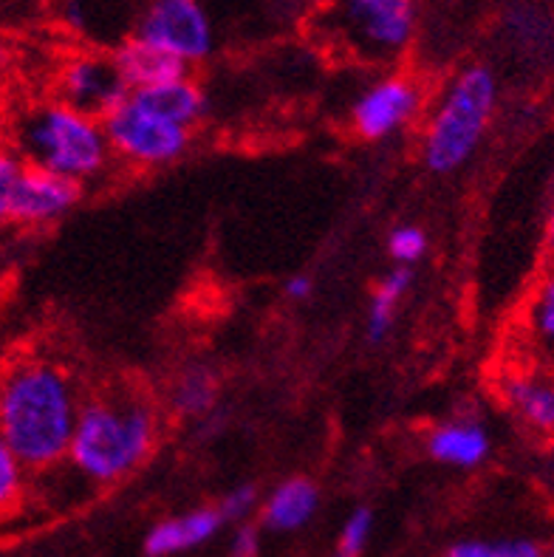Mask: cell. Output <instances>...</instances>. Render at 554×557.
Listing matches in <instances>:
<instances>
[{"label": "cell", "mask_w": 554, "mask_h": 557, "mask_svg": "<svg viewBox=\"0 0 554 557\" xmlns=\"http://www.w3.org/2000/svg\"><path fill=\"white\" fill-rule=\"evenodd\" d=\"M428 456L453 470H478L490 459L492 436L476 413H456L444 419L424 438Z\"/></svg>", "instance_id": "8fae6325"}, {"label": "cell", "mask_w": 554, "mask_h": 557, "mask_svg": "<svg viewBox=\"0 0 554 557\" xmlns=\"http://www.w3.org/2000/svg\"><path fill=\"white\" fill-rule=\"evenodd\" d=\"M9 46L3 40H0V74H3V71H7V65H9Z\"/></svg>", "instance_id": "f1b7e54d"}, {"label": "cell", "mask_w": 554, "mask_h": 557, "mask_svg": "<svg viewBox=\"0 0 554 557\" xmlns=\"http://www.w3.org/2000/svg\"><path fill=\"white\" fill-rule=\"evenodd\" d=\"M543 240H546V249L554 252V205L546 215V226H543Z\"/></svg>", "instance_id": "83f0119b"}, {"label": "cell", "mask_w": 554, "mask_h": 557, "mask_svg": "<svg viewBox=\"0 0 554 557\" xmlns=\"http://www.w3.org/2000/svg\"><path fill=\"white\" fill-rule=\"evenodd\" d=\"M498 106V79L487 65H467L444 85L421 131V162L450 176L476 156Z\"/></svg>", "instance_id": "5b68a950"}, {"label": "cell", "mask_w": 554, "mask_h": 557, "mask_svg": "<svg viewBox=\"0 0 554 557\" xmlns=\"http://www.w3.org/2000/svg\"><path fill=\"white\" fill-rule=\"evenodd\" d=\"M414 286V269L410 267H391L377 283V289L371 295V306H368V339L373 346H379L387 334L393 332L399 306L405 295Z\"/></svg>", "instance_id": "ac0fdd59"}, {"label": "cell", "mask_w": 554, "mask_h": 557, "mask_svg": "<svg viewBox=\"0 0 554 557\" xmlns=\"http://www.w3.org/2000/svg\"><path fill=\"white\" fill-rule=\"evenodd\" d=\"M127 97L131 88L120 77L113 57L97 51L69 57L57 74V99L77 111L91 113L97 120H106Z\"/></svg>", "instance_id": "9c48e42d"}, {"label": "cell", "mask_w": 554, "mask_h": 557, "mask_svg": "<svg viewBox=\"0 0 554 557\" xmlns=\"http://www.w3.org/2000/svg\"><path fill=\"white\" fill-rule=\"evenodd\" d=\"M21 156L9 153V150H0V230L7 224H12V193L14 182L21 176Z\"/></svg>", "instance_id": "d4e9b609"}, {"label": "cell", "mask_w": 554, "mask_h": 557, "mask_svg": "<svg viewBox=\"0 0 554 557\" xmlns=\"http://www.w3.org/2000/svg\"><path fill=\"white\" fill-rule=\"evenodd\" d=\"M311 292H315V281H311L309 275H292L286 283H283V295L288 297V300H309Z\"/></svg>", "instance_id": "4316f807"}, {"label": "cell", "mask_w": 554, "mask_h": 557, "mask_svg": "<svg viewBox=\"0 0 554 557\" xmlns=\"http://www.w3.org/2000/svg\"><path fill=\"white\" fill-rule=\"evenodd\" d=\"M541 557H554V541H552V544H549V546H543Z\"/></svg>", "instance_id": "f546056e"}, {"label": "cell", "mask_w": 554, "mask_h": 557, "mask_svg": "<svg viewBox=\"0 0 554 557\" xmlns=\"http://www.w3.org/2000/svg\"><path fill=\"white\" fill-rule=\"evenodd\" d=\"M131 99H136L141 108L153 111L156 116L189 127V131L201 125V120L207 116V94H204V88L193 77L139 88V91H131Z\"/></svg>", "instance_id": "9a60e30c"}, {"label": "cell", "mask_w": 554, "mask_h": 557, "mask_svg": "<svg viewBox=\"0 0 554 557\" xmlns=\"http://www.w3.org/2000/svg\"><path fill=\"white\" fill-rule=\"evenodd\" d=\"M224 516L216 504L196 507L164 521L153 523L145 535V555L148 557H178L210 544L218 532L224 530Z\"/></svg>", "instance_id": "7c38bea8"}, {"label": "cell", "mask_w": 554, "mask_h": 557, "mask_svg": "<svg viewBox=\"0 0 554 557\" xmlns=\"http://www.w3.org/2000/svg\"><path fill=\"white\" fill-rule=\"evenodd\" d=\"M218 403V376L210 366H187L170 385L168 405L182 419H207Z\"/></svg>", "instance_id": "e0dca14e"}, {"label": "cell", "mask_w": 554, "mask_h": 557, "mask_svg": "<svg viewBox=\"0 0 554 557\" xmlns=\"http://www.w3.org/2000/svg\"><path fill=\"white\" fill-rule=\"evenodd\" d=\"M113 65L120 71V77L131 91L150 88V85H162L170 79L189 77V65L182 63L178 57L168 51L156 49L150 42L139 37H125V40L113 49Z\"/></svg>", "instance_id": "5bb4252c"}, {"label": "cell", "mask_w": 554, "mask_h": 557, "mask_svg": "<svg viewBox=\"0 0 554 557\" xmlns=\"http://www.w3.org/2000/svg\"><path fill=\"white\" fill-rule=\"evenodd\" d=\"M216 507L221 509V516H224L226 523H244L246 518L253 516L255 509H260L258 487H255V484H238V487H232Z\"/></svg>", "instance_id": "cb8c5ba5"}, {"label": "cell", "mask_w": 554, "mask_h": 557, "mask_svg": "<svg viewBox=\"0 0 554 557\" xmlns=\"http://www.w3.org/2000/svg\"><path fill=\"white\" fill-rule=\"evenodd\" d=\"M419 28L416 0H323L311 35L331 54L362 65H391L407 54Z\"/></svg>", "instance_id": "3957f363"}, {"label": "cell", "mask_w": 554, "mask_h": 557, "mask_svg": "<svg viewBox=\"0 0 554 557\" xmlns=\"http://www.w3.org/2000/svg\"><path fill=\"white\" fill-rule=\"evenodd\" d=\"M529 323H532V332L538 337V343L546 348H554V275H549L541 283L538 295H534Z\"/></svg>", "instance_id": "603a6c76"}, {"label": "cell", "mask_w": 554, "mask_h": 557, "mask_svg": "<svg viewBox=\"0 0 554 557\" xmlns=\"http://www.w3.org/2000/svg\"><path fill=\"white\" fill-rule=\"evenodd\" d=\"M424 88L405 71L382 74L357 94L352 106V131L362 141H385L419 120Z\"/></svg>", "instance_id": "ba28073f"}, {"label": "cell", "mask_w": 554, "mask_h": 557, "mask_svg": "<svg viewBox=\"0 0 554 557\" xmlns=\"http://www.w3.org/2000/svg\"><path fill=\"white\" fill-rule=\"evenodd\" d=\"M159 433V413L141 394L94 396L79 408L65 461L88 484L111 487L150 459Z\"/></svg>", "instance_id": "7a4b0ae2"}, {"label": "cell", "mask_w": 554, "mask_h": 557, "mask_svg": "<svg viewBox=\"0 0 554 557\" xmlns=\"http://www.w3.org/2000/svg\"><path fill=\"white\" fill-rule=\"evenodd\" d=\"M501 396L520 424L532 433L554 436V382L534 374H509L501 382Z\"/></svg>", "instance_id": "2e32d148"}, {"label": "cell", "mask_w": 554, "mask_h": 557, "mask_svg": "<svg viewBox=\"0 0 554 557\" xmlns=\"http://www.w3.org/2000/svg\"><path fill=\"white\" fill-rule=\"evenodd\" d=\"M0 150H3V131H0Z\"/></svg>", "instance_id": "4dcf8cb0"}, {"label": "cell", "mask_w": 554, "mask_h": 557, "mask_svg": "<svg viewBox=\"0 0 554 557\" xmlns=\"http://www.w3.org/2000/svg\"><path fill=\"white\" fill-rule=\"evenodd\" d=\"M387 255H391L393 267H410L428 255V233L416 224L393 226L387 235Z\"/></svg>", "instance_id": "44dd1931"}, {"label": "cell", "mask_w": 554, "mask_h": 557, "mask_svg": "<svg viewBox=\"0 0 554 557\" xmlns=\"http://www.w3.org/2000/svg\"><path fill=\"white\" fill-rule=\"evenodd\" d=\"M108 145L116 159L131 168L156 170L178 162L193 145V131L162 120L127 97L116 111L102 120Z\"/></svg>", "instance_id": "8992f818"}, {"label": "cell", "mask_w": 554, "mask_h": 557, "mask_svg": "<svg viewBox=\"0 0 554 557\" xmlns=\"http://www.w3.org/2000/svg\"><path fill=\"white\" fill-rule=\"evenodd\" d=\"M23 490H26V467L0 433V512L21 502Z\"/></svg>", "instance_id": "7402d4cb"}, {"label": "cell", "mask_w": 554, "mask_h": 557, "mask_svg": "<svg viewBox=\"0 0 554 557\" xmlns=\"http://www.w3.org/2000/svg\"><path fill=\"white\" fill-rule=\"evenodd\" d=\"M83 198V184L51 170L23 164L12 193V224L42 230L63 221Z\"/></svg>", "instance_id": "30bf717a"}, {"label": "cell", "mask_w": 554, "mask_h": 557, "mask_svg": "<svg viewBox=\"0 0 554 557\" xmlns=\"http://www.w3.org/2000/svg\"><path fill=\"white\" fill-rule=\"evenodd\" d=\"M79 408L77 382L60 362L23 357L0 371V433L26 473L63 465Z\"/></svg>", "instance_id": "6da1fadb"}, {"label": "cell", "mask_w": 554, "mask_h": 557, "mask_svg": "<svg viewBox=\"0 0 554 557\" xmlns=\"http://www.w3.org/2000/svg\"><path fill=\"white\" fill-rule=\"evenodd\" d=\"M14 145L23 164L79 184L102 176L113 156L102 120L60 99L23 111L14 122Z\"/></svg>", "instance_id": "277c9868"}, {"label": "cell", "mask_w": 554, "mask_h": 557, "mask_svg": "<svg viewBox=\"0 0 554 557\" xmlns=\"http://www.w3.org/2000/svg\"><path fill=\"white\" fill-rule=\"evenodd\" d=\"M317 509H320V487L306 475H292L260 502V527L278 535H292L309 527Z\"/></svg>", "instance_id": "4fadbf2b"}, {"label": "cell", "mask_w": 554, "mask_h": 557, "mask_svg": "<svg viewBox=\"0 0 554 557\" xmlns=\"http://www.w3.org/2000/svg\"><path fill=\"white\" fill-rule=\"evenodd\" d=\"M541 552L532 537H461L442 557H541Z\"/></svg>", "instance_id": "d6986e66"}, {"label": "cell", "mask_w": 554, "mask_h": 557, "mask_svg": "<svg viewBox=\"0 0 554 557\" xmlns=\"http://www.w3.org/2000/svg\"><path fill=\"white\" fill-rule=\"evenodd\" d=\"M230 557H260V527L249 521L238 523L232 532Z\"/></svg>", "instance_id": "484cf974"}, {"label": "cell", "mask_w": 554, "mask_h": 557, "mask_svg": "<svg viewBox=\"0 0 554 557\" xmlns=\"http://www.w3.org/2000/svg\"><path fill=\"white\" fill-rule=\"evenodd\" d=\"M131 37L187 65L204 63L216 51V28L201 0H141Z\"/></svg>", "instance_id": "52a82bcc"}, {"label": "cell", "mask_w": 554, "mask_h": 557, "mask_svg": "<svg viewBox=\"0 0 554 557\" xmlns=\"http://www.w3.org/2000/svg\"><path fill=\"white\" fill-rule=\"evenodd\" d=\"M373 535V509L357 507L352 516L345 518L340 527L337 544H334V557H362L368 549V541Z\"/></svg>", "instance_id": "ffe728a7"}]
</instances>
